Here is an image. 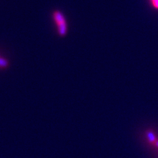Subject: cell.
Segmentation results:
<instances>
[{"label":"cell","mask_w":158,"mask_h":158,"mask_svg":"<svg viewBox=\"0 0 158 158\" xmlns=\"http://www.w3.org/2000/svg\"><path fill=\"white\" fill-rule=\"evenodd\" d=\"M154 145L156 146V147H157V148H158V139H157V141H156V143H155V144H154Z\"/></svg>","instance_id":"4"},{"label":"cell","mask_w":158,"mask_h":158,"mask_svg":"<svg viewBox=\"0 0 158 158\" xmlns=\"http://www.w3.org/2000/svg\"><path fill=\"white\" fill-rule=\"evenodd\" d=\"M8 66V61L0 56V68H6Z\"/></svg>","instance_id":"2"},{"label":"cell","mask_w":158,"mask_h":158,"mask_svg":"<svg viewBox=\"0 0 158 158\" xmlns=\"http://www.w3.org/2000/svg\"><path fill=\"white\" fill-rule=\"evenodd\" d=\"M150 2L154 8L158 9V0H150Z\"/></svg>","instance_id":"3"},{"label":"cell","mask_w":158,"mask_h":158,"mask_svg":"<svg viewBox=\"0 0 158 158\" xmlns=\"http://www.w3.org/2000/svg\"><path fill=\"white\" fill-rule=\"evenodd\" d=\"M53 19L56 22V27H57V31L60 35H64L67 32V25L66 21L64 19V15L60 11H55L53 13Z\"/></svg>","instance_id":"1"}]
</instances>
